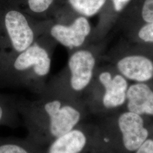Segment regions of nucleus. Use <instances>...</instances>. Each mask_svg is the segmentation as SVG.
Wrapping results in <instances>:
<instances>
[{
  "label": "nucleus",
  "instance_id": "f257e3e1",
  "mask_svg": "<svg viewBox=\"0 0 153 153\" xmlns=\"http://www.w3.org/2000/svg\"><path fill=\"white\" fill-rule=\"evenodd\" d=\"M38 99L16 104L27 131V138L44 148L57 137L81 124L83 117L79 100L42 94Z\"/></svg>",
  "mask_w": 153,
  "mask_h": 153
},
{
  "label": "nucleus",
  "instance_id": "f03ea898",
  "mask_svg": "<svg viewBox=\"0 0 153 153\" xmlns=\"http://www.w3.org/2000/svg\"><path fill=\"white\" fill-rule=\"evenodd\" d=\"M55 43L47 29L32 45L0 69V78L41 95L48 82Z\"/></svg>",
  "mask_w": 153,
  "mask_h": 153
},
{
  "label": "nucleus",
  "instance_id": "7ed1b4c3",
  "mask_svg": "<svg viewBox=\"0 0 153 153\" xmlns=\"http://www.w3.org/2000/svg\"><path fill=\"white\" fill-rule=\"evenodd\" d=\"M49 23L39 22L10 0H0V69L32 45Z\"/></svg>",
  "mask_w": 153,
  "mask_h": 153
},
{
  "label": "nucleus",
  "instance_id": "20e7f679",
  "mask_svg": "<svg viewBox=\"0 0 153 153\" xmlns=\"http://www.w3.org/2000/svg\"><path fill=\"white\" fill-rule=\"evenodd\" d=\"M95 63V56L90 51L74 50L69 56L65 70L47 82L42 94L79 100V95L93 79Z\"/></svg>",
  "mask_w": 153,
  "mask_h": 153
},
{
  "label": "nucleus",
  "instance_id": "39448f33",
  "mask_svg": "<svg viewBox=\"0 0 153 153\" xmlns=\"http://www.w3.org/2000/svg\"><path fill=\"white\" fill-rule=\"evenodd\" d=\"M90 33L91 26L86 17L76 14L65 6L59 8L49 19V36L71 51L80 48Z\"/></svg>",
  "mask_w": 153,
  "mask_h": 153
},
{
  "label": "nucleus",
  "instance_id": "423d86ee",
  "mask_svg": "<svg viewBox=\"0 0 153 153\" xmlns=\"http://www.w3.org/2000/svg\"><path fill=\"white\" fill-rule=\"evenodd\" d=\"M118 126L124 145L128 151H136L148 138V131L142 117L137 114L130 111L123 114L118 119Z\"/></svg>",
  "mask_w": 153,
  "mask_h": 153
},
{
  "label": "nucleus",
  "instance_id": "0eeeda50",
  "mask_svg": "<svg viewBox=\"0 0 153 153\" xmlns=\"http://www.w3.org/2000/svg\"><path fill=\"white\" fill-rule=\"evenodd\" d=\"M89 143L88 135L81 124L50 142L43 153H85Z\"/></svg>",
  "mask_w": 153,
  "mask_h": 153
},
{
  "label": "nucleus",
  "instance_id": "6e6552de",
  "mask_svg": "<svg viewBox=\"0 0 153 153\" xmlns=\"http://www.w3.org/2000/svg\"><path fill=\"white\" fill-rule=\"evenodd\" d=\"M98 81L104 89L102 97V104L105 109H111L123 104L126 98L128 83L120 75L112 77L109 71L102 72Z\"/></svg>",
  "mask_w": 153,
  "mask_h": 153
},
{
  "label": "nucleus",
  "instance_id": "1a4fd4ad",
  "mask_svg": "<svg viewBox=\"0 0 153 153\" xmlns=\"http://www.w3.org/2000/svg\"><path fill=\"white\" fill-rule=\"evenodd\" d=\"M117 68L121 73L131 80L145 82L153 76V63L142 56L126 57L117 63Z\"/></svg>",
  "mask_w": 153,
  "mask_h": 153
},
{
  "label": "nucleus",
  "instance_id": "9d476101",
  "mask_svg": "<svg viewBox=\"0 0 153 153\" xmlns=\"http://www.w3.org/2000/svg\"><path fill=\"white\" fill-rule=\"evenodd\" d=\"M128 107L138 115H153V91L143 83L133 85L127 90Z\"/></svg>",
  "mask_w": 153,
  "mask_h": 153
},
{
  "label": "nucleus",
  "instance_id": "9b49d317",
  "mask_svg": "<svg viewBox=\"0 0 153 153\" xmlns=\"http://www.w3.org/2000/svg\"><path fill=\"white\" fill-rule=\"evenodd\" d=\"M33 19H50L60 5L61 0H10Z\"/></svg>",
  "mask_w": 153,
  "mask_h": 153
},
{
  "label": "nucleus",
  "instance_id": "f8f14e48",
  "mask_svg": "<svg viewBox=\"0 0 153 153\" xmlns=\"http://www.w3.org/2000/svg\"><path fill=\"white\" fill-rule=\"evenodd\" d=\"M106 2L107 0H61L60 6H65L78 15L90 17L102 11Z\"/></svg>",
  "mask_w": 153,
  "mask_h": 153
},
{
  "label": "nucleus",
  "instance_id": "ddd939ff",
  "mask_svg": "<svg viewBox=\"0 0 153 153\" xmlns=\"http://www.w3.org/2000/svg\"><path fill=\"white\" fill-rule=\"evenodd\" d=\"M43 149L27 138L18 142L0 145V153H43Z\"/></svg>",
  "mask_w": 153,
  "mask_h": 153
},
{
  "label": "nucleus",
  "instance_id": "4468645a",
  "mask_svg": "<svg viewBox=\"0 0 153 153\" xmlns=\"http://www.w3.org/2000/svg\"><path fill=\"white\" fill-rule=\"evenodd\" d=\"M139 13L143 21L153 22V0H136Z\"/></svg>",
  "mask_w": 153,
  "mask_h": 153
},
{
  "label": "nucleus",
  "instance_id": "2eb2a0df",
  "mask_svg": "<svg viewBox=\"0 0 153 153\" xmlns=\"http://www.w3.org/2000/svg\"><path fill=\"white\" fill-rule=\"evenodd\" d=\"M138 36L146 42L153 43V22L144 26L139 31Z\"/></svg>",
  "mask_w": 153,
  "mask_h": 153
},
{
  "label": "nucleus",
  "instance_id": "dca6fc26",
  "mask_svg": "<svg viewBox=\"0 0 153 153\" xmlns=\"http://www.w3.org/2000/svg\"><path fill=\"white\" fill-rule=\"evenodd\" d=\"M112 10L116 13H120L129 5L131 0H109Z\"/></svg>",
  "mask_w": 153,
  "mask_h": 153
},
{
  "label": "nucleus",
  "instance_id": "f3484780",
  "mask_svg": "<svg viewBox=\"0 0 153 153\" xmlns=\"http://www.w3.org/2000/svg\"><path fill=\"white\" fill-rule=\"evenodd\" d=\"M136 153H153V140H146L137 149Z\"/></svg>",
  "mask_w": 153,
  "mask_h": 153
},
{
  "label": "nucleus",
  "instance_id": "a211bd4d",
  "mask_svg": "<svg viewBox=\"0 0 153 153\" xmlns=\"http://www.w3.org/2000/svg\"><path fill=\"white\" fill-rule=\"evenodd\" d=\"M4 114H5L4 107L3 106L2 103L0 102V121L2 120V119L4 118Z\"/></svg>",
  "mask_w": 153,
  "mask_h": 153
}]
</instances>
